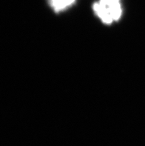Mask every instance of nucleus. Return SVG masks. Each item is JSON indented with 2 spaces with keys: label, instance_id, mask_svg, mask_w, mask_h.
Here are the masks:
<instances>
[{
  "label": "nucleus",
  "instance_id": "nucleus-1",
  "mask_svg": "<svg viewBox=\"0 0 145 146\" xmlns=\"http://www.w3.org/2000/svg\"><path fill=\"white\" fill-rule=\"evenodd\" d=\"M121 0H99L93 5L96 14L105 24L118 21L122 13Z\"/></svg>",
  "mask_w": 145,
  "mask_h": 146
},
{
  "label": "nucleus",
  "instance_id": "nucleus-2",
  "mask_svg": "<svg viewBox=\"0 0 145 146\" xmlns=\"http://www.w3.org/2000/svg\"><path fill=\"white\" fill-rule=\"evenodd\" d=\"M75 1V0H49V2L56 12H60L72 5Z\"/></svg>",
  "mask_w": 145,
  "mask_h": 146
}]
</instances>
